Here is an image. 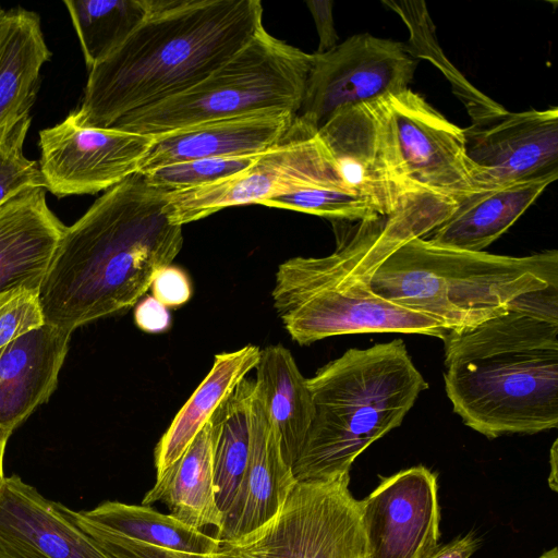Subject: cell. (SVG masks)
Here are the masks:
<instances>
[{
	"mask_svg": "<svg viewBox=\"0 0 558 558\" xmlns=\"http://www.w3.org/2000/svg\"><path fill=\"white\" fill-rule=\"evenodd\" d=\"M165 194L136 172L65 227L38 291L45 324L73 331L144 298L183 245Z\"/></svg>",
	"mask_w": 558,
	"mask_h": 558,
	"instance_id": "cell-1",
	"label": "cell"
},
{
	"mask_svg": "<svg viewBox=\"0 0 558 558\" xmlns=\"http://www.w3.org/2000/svg\"><path fill=\"white\" fill-rule=\"evenodd\" d=\"M441 340L446 393L464 425L489 439L557 427L558 284Z\"/></svg>",
	"mask_w": 558,
	"mask_h": 558,
	"instance_id": "cell-2",
	"label": "cell"
},
{
	"mask_svg": "<svg viewBox=\"0 0 558 558\" xmlns=\"http://www.w3.org/2000/svg\"><path fill=\"white\" fill-rule=\"evenodd\" d=\"M262 27L259 0H148L142 23L89 70L72 112L82 125L111 128L206 78Z\"/></svg>",
	"mask_w": 558,
	"mask_h": 558,
	"instance_id": "cell-3",
	"label": "cell"
},
{
	"mask_svg": "<svg viewBox=\"0 0 558 558\" xmlns=\"http://www.w3.org/2000/svg\"><path fill=\"white\" fill-rule=\"evenodd\" d=\"M313 418L292 465L295 481L349 475L354 460L401 425L428 388L400 338L349 349L306 378Z\"/></svg>",
	"mask_w": 558,
	"mask_h": 558,
	"instance_id": "cell-4",
	"label": "cell"
},
{
	"mask_svg": "<svg viewBox=\"0 0 558 558\" xmlns=\"http://www.w3.org/2000/svg\"><path fill=\"white\" fill-rule=\"evenodd\" d=\"M558 284V252L514 257L435 245L412 238L374 270L377 295L436 320L472 328L505 313L519 296Z\"/></svg>",
	"mask_w": 558,
	"mask_h": 558,
	"instance_id": "cell-5",
	"label": "cell"
},
{
	"mask_svg": "<svg viewBox=\"0 0 558 558\" xmlns=\"http://www.w3.org/2000/svg\"><path fill=\"white\" fill-rule=\"evenodd\" d=\"M313 54L263 26L231 59L190 89L130 112L112 126L157 136L197 123L264 111L298 114Z\"/></svg>",
	"mask_w": 558,
	"mask_h": 558,
	"instance_id": "cell-6",
	"label": "cell"
},
{
	"mask_svg": "<svg viewBox=\"0 0 558 558\" xmlns=\"http://www.w3.org/2000/svg\"><path fill=\"white\" fill-rule=\"evenodd\" d=\"M274 307L290 337L301 345L344 335L398 332L442 339L436 320L374 293L368 283L344 277L337 246L324 257H293L279 265Z\"/></svg>",
	"mask_w": 558,
	"mask_h": 558,
	"instance_id": "cell-7",
	"label": "cell"
},
{
	"mask_svg": "<svg viewBox=\"0 0 558 558\" xmlns=\"http://www.w3.org/2000/svg\"><path fill=\"white\" fill-rule=\"evenodd\" d=\"M350 475L296 481L276 515L219 553L239 558H365L361 500Z\"/></svg>",
	"mask_w": 558,
	"mask_h": 558,
	"instance_id": "cell-8",
	"label": "cell"
},
{
	"mask_svg": "<svg viewBox=\"0 0 558 558\" xmlns=\"http://www.w3.org/2000/svg\"><path fill=\"white\" fill-rule=\"evenodd\" d=\"M316 133L295 118L289 135L247 168L207 185L166 193L170 221L183 226L228 207L262 205L271 197L307 187L349 190Z\"/></svg>",
	"mask_w": 558,
	"mask_h": 558,
	"instance_id": "cell-9",
	"label": "cell"
},
{
	"mask_svg": "<svg viewBox=\"0 0 558 558\" xmlns=\"http://www.w3.org/2000/svg\"><path fill=\"white\" fill-rule=\"evenodd\" d=\"M312 54L295 118L315 130L339 108L409 88L416 68L405 45L368 33L355 34L324 53Z\"/></svg>",
	"mask_w": 558,
	"mask_h": 558,
	"instance_id": "cell-10",
	"label": "cell"
},
{
	"mask_svg": "<svg viewBox=\"0 0 558 558\" xmlns=\"http://www.w3.org/2000/svg\"><path fill=\"white\" fill-rule=\"evenodd\" d=\"M389 143L402 180L452 202L478 191L463 129L407 88L383 97Z\"/></svg>",
	"mask_w": 558,
	"mask_h": 558,
	"instance_id": "cell-11",
	"label": "cell"
},
{
	"mask_svg": "<svg viewBox=\"0 0 558 558\" xmlns=\"http://www.w3.org/2000/svg\"><path fill=\"white\" fill-rule=\"evenodd\" d=\"M155 136L82 125L73 112L39 132L38 166L57 197L107 191L138 172Z\"/></svg>",
	"mask_w": 558,
	"mask_h": 558,
	"instance_id": "cell-12",
	"label": "cell"
},
{
	"mask_svg": "<svg viewBox=\"0 0 558 558\" xmlns=\"http://www.w3.org/2000/svg\"><path fill=\"white\" fill-rule=\"evenodd\" d=\"M342 183L372 203L381 216L411 194L389 143L383 98L336 110L317 130Z\"/></svg>",
	"mask_w": 558,
	"mask_h": 558,
	"instance_id": "cell-13",
	"label": "cell"
},
{
	"mask_svg": "<svg viewBox=\"0 0 558 558\" xmlns=\"http://www.w3.org/2000/svg\"><path fill=\"white\" fill-rule=\"evenodd\" d=\"M463 133L478 191L558 174L557 107L506 110Z\"/></svg>",
	"mask_w": 558,
	"mask_h": 558,
	"instance_id": "cell-14",
	"label": "cell"
},
{
	"mask_svg": "<svg viewBox=\"0 0 558 558\" xmlns=\"http://www.w3.org/2000/svg\"><path fill=\"white\" fill-rule=\"evenodd\" d=\"M361 510L365 558H424L438 545L437 478L425 466L385 477Z\"/></svg>",
	"mask_w": 558,
	"mask_h": 558,
	"instance_id": "cell-15",
	"label": "cell"
},
{
	"mask_svg": "<svg viewBox=\"0 0 558 558\" xmlns=\"http://www.w3.org/2000/svg\"><path fill=\"white\" fill-rule=\"evenodd\" d=\"M0 558H110L70 517L20 476L0 486Z\"/></svg>",
	"mask_w": 558,
	"mask_h": 558,
	"instance_id": "cell-16",
	"label": "cell"
},
{
	"mask_svg": "<svg viewBox=\"0 0 558 558\" xmlns=\"http://www.w3.org/2000/svg\"><path fill=\"white\" fill-rule=\"evenodd\" d=\"M295 114L264 111L211 120L155 136L138 172L149 173L174 163L206 159L258 156L281 143Z\"/></svg>",
	"mask_w": 558,
	"mask_h": 558,
	"instance_id": "cell-17",
	"label": "cell"
},
{
	"mask_svg": "<svg viewBox=\"0 0 558 558\" xmlns=\"http://www.w3.org/2000/svg\"><path fill=\"white\" fill-rule=\"evenodd\" d=\"M295 482L282 459L277 430L255 385L248 464L214 537L220 543L234 542L262 527L279 511Z\"/></svg>",
	"mask_w": 558,
	"mask_h": 558,
	"instance_id": "cell-18",
	"label": "cell"
},
{
	"mask_svg": "<svg viewBox=\"0 0 558 558\" xmlns=\"http://www.w3.org/2000/svg\"><path fill=\"white\" fill-rule=\"evenodd\" d=\"M73 331L44 324L0 348V427L13 432L48 401Z\"/></svg>",
	"mask_w": 558,
	"mask_h": 558,
	"instance_id": "cell-19",
	"label": "cell"
},
{
	"mask_svg": "<svg viewBox=\"0 0 558 558\" xmlns=\"http://www.w3.org/2000/svg\"><path fill=\"white\" fill-rule=\"evenodd\" d=\"M45 187H32L0 206V291H39L64 226L47 204Z\"/></svg>",
	"mask_w": 558,
	"mask_h": 558,
	"instance_id": "cell-20",
	"label": "cell"
},
{
	"mask_svg": "<svg viewBox=\"0 0 558 558\" xmlns=\"http://www.w3.org/2000/svg\"><path fill=\"white\" fill-rule=\"evenodd\" d=\"M558 174L475 191L459 199L451 214L427 235L448 248L482 252L500 238Z\"/></svg>",
	"mask_w": 558,
	"mask_h": 558,
	"instance_id": "cell-21",
	"label": "cell"
},
{
	"mask_svg": "<svg viewBox=\"0 0 558 558\" xmlns=\"http://www.w3.org/2000/svg\"><path fill=\"white\" fill-rule=\"evenodd\" d=\"M50 57L36 12L0 10V129L29 114Z\"/></svg>",
	"mask_w": 558,
	"mask_h": 558,
	"instance_id": "cell-22",
	"label": "cell"
},
{
	"mask_svg": "<svg viewBox=\"0 0 558 558\" xmlns=\"http://www.w3.org/2000/svg\"><path fill=\"white\" fill-rule=\"evenodd\" d=\"M162 502L170 514L197 530L218 529L222 522L214 485L210 421L195 436L184 453L145 494L142 505Z\"/></svg>",
	"mask_w": 558,
	"mask_h": 558,
	"instance_id": "cell-23",
	"label": "cell"
},
{
	"mask_svg": "<svg viewBox=\"0 0 558 558\" xmlns=\"http://www.w3.org/2000/svg\"><path fill=\"white\" fill-rule=\"evenodd\" d=\"M255 369L256 389L277 430L282 459L292 468L314 412L306 378L291 352L281 344L260 350Z\"/></svg>",
	"mask_w": 558,
	"mask_h": 558,
	"instance_id": "cell-24",
	"label": "cell"
},
{
	"mask_svg": "<svg viewBox=\"0 0 558 558\" xmlns=\"http://www.w3.org/2000/svg\"><path fill=\"white\" fill-rule=\"evenodd\" d=\"M259 355L260 349L254 344L215 355L210 371L156 445L154 456L157 476L184 453L219 404L256 367Z\"/></svg>",
	"mask_w": 558,
	"mask_h": 558,
	"instance_id": "cell-25",
	"label": "cell"
},
{
	"mask_svg": "<svg viewBox=\"0 0 558 558\" xmlns=\"http://www.w3.org/2000/svg\"><path fill=\"white\" fill-rule=\"evenodd\" d=\"M68 512L80 527L96 529L140 544L195 555H214L220 547L214 536L150 506L104 501L90 510L68 508Z\"/></svg>",
	"mask_w": 558,
	"mask_h": 558,
	"instance_id": "cell-26",
	"label": "cell"
},
{
	"mask_svg": "<svg viewBox=\"0 0 558 558\" xmlns=\"http://www.w3.org/2000/svg\"><path fill=\"white\" fill-rule=\"evenodd\" d=\"M254 388L255 380L243 378L209 420L216 501L222 517L230 508L248 464Z\"/></svg>",
	"mask_w": 558,
	"mask_h": 558,
	"instance_id": "cell-27",
	"label": "cell"
},
{
	"mask_svg": "<svg viewBox=\"0 0 558 558\" xmlns=\"http://www.w3.org/2000/svg\"><path fill=\"white\" fill-rule=\"evenodd\" d=\"M63 4L88 70L114 50L148 13V0H66Z\"/></svg>",
	"mask_w": 558,
	"mask_h": 558,
	"instance_id": "cell-28",
	"label": "cell"
},
{
	"mask_svg": "<svg viewBox=\"0 0 558 558\" xmlns=\"http://www.w3.org/2000/svg\"><path fill=\"white\" fill-rule=\"evenodd\" d=\"M383 3L405 23L410 33L409 43L405 45L409 53L413 58L426 59L444 74L451 84L453 94L463 102L471 124L481 123L506 111V108L473 86L442 53L424 1L384 0Z\"/></svg>",
	"mask_w": 558,
	"mask_h": 558,
	"instance_id": "cell-29",
	"label": "cell"
},
{
	"mask_svg": "<svg viewBox=\"0 0 558 558\" xmlns=\"http://www.w3.org/2000/svg\"><path fill=\"white\" fill-rule=\"evenodd\" d=\"M262 205L301 211L332 220L362 221L381 216L377 208L352 191L316 186L278 195Z\"/></svg>",
	"mask_w": 558,
	"mask_h": 558,
	"instance_id": "cell-30",
	"label": "cell"
},
{
	"mask_svg": "<svg viewBox=\"0 0 558 558\" xmlns=\"http://www.w3.org/2000/svg\"><path fill=\"white\" fill-rule=\"evenodd\" d=\"M32 122L31 114L0 129V206L32 187H45L38 161L23 153Z\"/></svg>",
	"mask_w": 558,
	"mask_h": 558,
	"instance_id": "cell-31",
	"label": "cell"
},
{
	"mask_svg": "<svg viewBox=\"0 0 558 558\" xmlns=\"http://www.w3.org/2000/svg\"><path fill=\"white\" fill-rule=\"evenodd\" d=\"M258 156L196 159L166 166L145 175L150 185L165 193L191 190L229 178L251 166Z\"/></svg>",
	"mask_w": 558,
	"mask_h": 558,
	"instance_id": "cell-32",
	"label": "cell"
},
{
	"mask_svg": "<svg viewBox=\"0 0 558 558\" xmlns=\"http://www.w3.org/2000/svg\"><path fill=\"white\" fill-rule=\"evenodd\" d=\"M45 324L38 290L0 291V348Z\"/></svg>",
	"mask_w": 558,
	"mask_h": 558,
	"instance_id": "cell-33",
	"label": "cell"
},
{
	"mask_svg": "<svg viewBox=\"0 0 558 558\" xmlns=\"http://www.w3.org/2000/svg\"><path fill=\"white\" fill-rule=\"evenodd\" d=\"M153 296L168 308L182 306L193 294L189 275L180 267L169 265L160 269L153 279Z\"/></svg>",
	"mask_w": 558,
	"mask_h": 558,
	"instance_id": "cell-34",
	"label": "cell"
},
{
	"mask_svg": "<svg viewBox=\"0 0 558 558\" xmlns=\"http://www.w3.org/2000/svg\"><path fill=\"white\" fill-rule=\"evenodd\" d=\"M134 322L145 332L160 333L169 329L171 315L162 303L153 295H146L135 304Z\"/></svg>",
	"mask_w": 558,
	"mask_h": 558,
	"instance_id": "cell-35",
	"label": "cell"
},
{
	"mask_svg": "<svg viewBox=\"0 0 558 558\" xmlns=\"http://www.w3.org/2000/svg\"><path fill=\"white\" fill-rule=\"evenodd\" d=\"M332 1H306L319 37L317 53H324L338 45V35L332 16Z\"/></svg>",
	"mask_w": 558,
	"mask_h": 558,
	"instance_id": "cell-36",
	"label": "cell"
},
{
	"mask_svg": "<svg viewBox=\"0 0 558 558\" xmlns=\"http://www.w3.org/2000/svg\"><path fill=\"white\" fill-rule=\"evenodd\" d=\"M480 538L473 532L459 536L447 544L437 545L424 558H470L478 548Z\"/></svg>",
	"mask_w": 558,
	"mask_h": 558,
	"instance_id": "cell-37",
	"label": "cell"
},
{
	"mask_svg": "<svg viewBox=\"0 0 558 558\" xmlns=\"http://www.w3.org/2000/svg\"><path fill=\"white\" fill-rule=\"evenodd\" d=\"M135 558H239L217 551L214 555H195L190 553L169 550L159 547H148L141 550Z\"/></svg>",
	"mask_w": 558,
	"mask_h": 558,
	"instance_id": "cell-38",
	"label": "cell"
},
{
	"mask_svg": "<svg viewBox=\"0 0 558 558\" xmlns=\"http://www.w3.org/2000/svg\"><path fill=\"white\" fill-rule=\"evenodd\" d=\"M557 461H558V458H557V440H555L553 447H551V450H550V460H549V463H550V473H549V476H548V484H549V487L557 492Z\"/></svg>",
	"mask_w": 558,
	"mask_h": 558,
	"instance_id": "cell-39",
	"label": "cell"
},
{
	"mask_svg": "<svg viewBox=\"0 0 558 558\" xmlns=\"http://www.w3.org/2000/svg\"><path fill=\"white\" fill-rule=\"evenodd\" d=\"M11 432L3 429L0 427V486L2 485V482L4 480L3 474V457L5 451V446L9 440V437L11 436Z\"/></svg>",
	"mask_w": 558,
	"mask_h": 558,
	"instance_id": "cell-40",
	"label": "cell"
},
{
	"mask_svg": "<svg viewBox=\"0 0 558 558\" xmlns=\"http://www.w3.org/2000/svg\"><path fill=\"white\" fill-rule=\"evenodd\" d=\"M538 558H558V550L556 547L543 553Z\"/></svg>",
	"mask_w": 558,
	"mask_h": 558,
	"instance_id": "cell-41",
	"label": "cell"
}]
</instances>
